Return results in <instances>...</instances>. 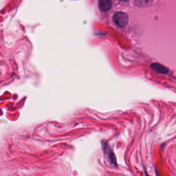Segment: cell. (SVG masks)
Instances as JSON below:
<instances>
[{
	"instance_id": "4",
	"label": "cell",
	"mask_w": 176,
	"mask_h": 176,
	"mask_svg": "<svg viewBox=\"0 0 176 176\" xmlns=\"http://www.w3.org/2000/svg\"><path fill=\"white\" fill-rule=\"evenodd\" d=\"M151 67L155 71H156V72L160 74H164H164H167L169 72L168 69L164 66H162V65L160 64L154 63V64H152Z\"/></svg>"
},
{
	"instance_id": "3",
	"label": "cell",
	"mask_w": 176,
	"mask_h": 176,
	"mask_svg": "<svg viewBox=\"0 0 176 176\" xmlns=\"http://www.w3.org/2000/svg\"><path fill=\"white\" fill-rule=\"evenodd\" d=\"M98 6L103 12H107L112 7V0H98Z\"/></svg>"
},
{
	"instance_id": "2",
	"label": "cell",
	"mask_w": 176,
	"mask_h": 176,
	"mask_svg": "<svg viewBox=\"0 0 176 176\" xmlns=\"http://www.w3.org/2000/svg\"><path fill=\"white\" fill-rule=\"evenodd\" d=\"M103 149L105 156L108 163L112 166H117V162H116V158L114 155V153L111 149L108 144L107 143H103Z\"/></svg>"
},
{
	"instance_id": "6",
	"label": "cell",
	"mask_w": 176,
	"mask_h": 176,
	"mask_svg": "<svg viewBox=\"0 0 176 176\" xmlns=\"http://www.w3.org/2000/svg\"><path fill=\"white\" fill-rule=\"evenodd\" d=\"M119 1H121V2H128L129 0H119Z\"/></svg>"
},
{
	"instance_id": "1",
	"label": "cell",
	"mask_w": 176,
	"mask_h": 176,
	"mask_svg": "<svg viewBox=\"0 0 176 176\" xmlns=\"http://www.w3.org/2000/svg\"><path fill=\"white\" fill-rule=\"evenodd\" d=\"M128 15L123 12L116 13L113 16V21L118 27H124L128 23Z\"/></svg>"
},
{
	"instance_id": "5",
	"label": "cell",
	"mask_w": 176,
	"mask_h": 176,
	"mask_svg": "<svg viewBox=\"0 0 176 176\" xmlns=\"http://www.w3.org/2000/svg\"><path fill=\"white\" fill-rule=\"evenodd\" d=\"M153 0H136V4L140 7L147 6L152 3Z\"/></svg>"
}]
</instances>
